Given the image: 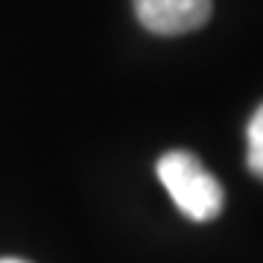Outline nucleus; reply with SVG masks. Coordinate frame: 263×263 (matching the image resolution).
Instances as JSON below:
<instances>
[{"instance_id":"1","label":"nucleus","mask_w":263,"mask_h":263,"mask_svg":"<svg viewBox=\"0 0 263 263\" xmlns=\"http://www.w3.org/2000/svg\"><path fill=\"white\" fill-rule=\"evenodd\" d=\"M161 184L181 214L193 222H211L222 214L226 190L216 176L187 149H170L155 164Z\"/></svg>"},{"instance_id":"2","label":"nucleus","mask_w":263,"mask_h":263,"mask_svg":"<svg viewBox=\"0 0 263 263\" xmlns=\"http://www.w3.org/2000/svg\"><path fill=\"white\" fill-rule=\"evenodd\" d=\"M135 15L152 35H184L205 27L214 0H132Z\"/></svg>"},{"instance_id":"3","label":"nucleus","mask_w":263,"mask_h":263,"mask_svg":"<svg viewBox=\"0 0 263 263\" xmlns=\"http://www.w3.org/2000/svg\"><path fill=\"white\" fill-rule=\"evenodd\" d=\"M246 167L263 181V103L246 126Z\"/></svg>"},{"instance_id":"4","label":"nucleus","mask_w":263,"mask_h":263,"mask_svg":"<svg viewBox=\"0 0 263 263\" xmlns=\"http://www.w3.org/2000/svg\"><path fill=\"white\" fill-rule=\"evenodd\" d=\"M0 263H27V260H18V257H3Z\"/></svg>"}]
</instances>
